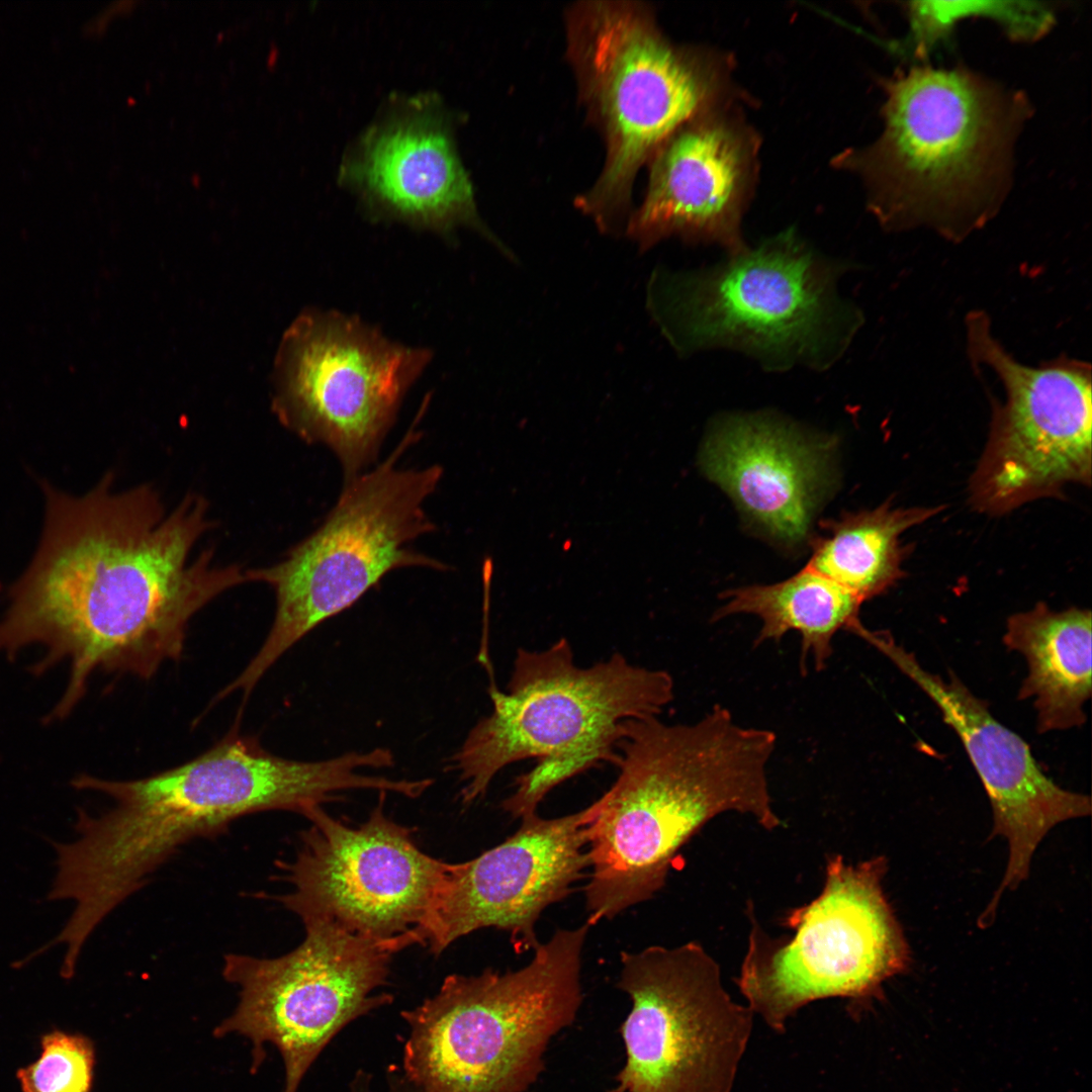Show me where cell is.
<instances>
[{
	"label": "cell",
	"mask_w": 1092,
	"mask_h": 1092,
	"mask_svg": "<svg viewBox=\"0 0 1092 1092\" xmlns=\"http://www.w3.org/2000/svg\"><path fill=\"white\" fill-rule=\"evenodd\" d=\"M107 473L83 496L43 482L37 551L12 585L0 620V653L43 647L40 674L66 660L69 681L48 717H67L96 670L149 679L182 655L191 618L247 570L192 556L211 527L208 504L188 493L167 513L150 485L113 491Z\"/></svg>",
	"instance_id": "6da1fadb"
},
{
	"label": "cell",
	"mask_w": 1092,
	"mask_h": 1092,
	"mask_svg": "<svg viewBox=\"0 0 1092 1092\" xmlns=\"http://www.w3.org/2000/svg\"><path fill=\"white\" fill-rule=\"evenodd\" d=\"M361 764L352 751L315 761L281 757L236 726L204 753L159 774L128 781L81 775L74 788L102 793L113 805L98 816L79 809L78 838L54 843L55 894L75 902L81 922L100 925L188 842L254 813L305 816L360 790Z\"/></svg>",
	"instance_id": "7a4b0ae2"
},
{
	"label": "cell",
	"mask_w": 1092,
	"mask_h": 1092,
	"mask_svg": "<svg viewBox=\"0 0 1092 1092\" xmlns=\"http://www.w3.org/2000/svg\"><path fill=\"white\" fill-rule=\"evenodd\" d=\"M776 744L772 731L742 726L720 705L690 724L625 720L619 775L587 828L586 923L653 898L681 847L719 814L780 827L766 772Z\"/></svg>",
	"instance_id": "3957f363"
},
{
	"label": "cell",
	"mask_w": 1092,
	"mask_h": 1092,
	"mask_svg": "<svg viewBox=\"0 0 1092 1092\" xmlns=\"http://www.w3.org/2000/svg\"><path fill=\"white\" fill-rule=\"evenodd\" d=\"M507 692L488 686L492 710L448 760L460 801L482 798L507 765L536 758L502 802L514 818L533 814L556 786L601 761L618 759L623 721L658 716L674 696L669 672L630 663L620 653L589 667L561 638L540 651L518 648Z\"/></svg>",
	"instance_id": "277c9868"
},
{
	"label": "cell",
	"mask_w": 1092,
	"mask_h": 1092,
	"mask_svg": "<svg viewBox=\"0 0 1092 1092\" xmlns=\"http://www.w3.org/2000/svg\"><path fill=\"white\" fill-rule=\"evenodd\" d=\"M563 17L578 99L606 149L574 205L602 234L621 235L638 172L671 133L720 105L727 74L711 53L669 40L647 3L578 1Z\"/></svg>",
	"instance_id": "5b68a950"
},
{
	"label": "cell",
	"mask_w": 1092,
	"mask_h": 1092,
	"mask_svg": "<svg viewBox=\"0 0 1092 1092\" xmlns=\"http://www.w3.org/2000/svg\"><path fill=\"white\" fill-rule=\"evenodd\" d=\"M885 128L851 160L892 225L983 219L1010 178L1026 101L963 69L913 68L887 85Z\"/></svg>",
	"instance_id": "8992f818"
},
{
	"label": "cell",
	"mask_w": 1092,
	"mask_h": 1092,
	"mask_svg": "<svg viewBox=\"0 0 1092 1092\" xmlns=\"http://www.w3.org/2000/svg\"><path fill=\"white\" fill-rule=\"evenodd\" d=\"M588 929H557L515 971L452 974L435 995L403 1010L400 1070L413 1092H525L534 1084L551 1039L582 1003Z\"/></svg>",
	"instance_id": "52a82bcc"
},
{
	"label": "cell",
	"mask_w": 1092,
	"mask_h": 1092,
	"mask_svg": "<svg viewBox=\"0 0 1092 1092\" xmlns=\"http://www.w3.org/2000/svg\"><path fill=\"white\" fill-rule=\"evenodd\" d=\"M410 430L394 451L370 471L345 481L318 528L274 565L247 570L249 581L275 593L270 631L244 670L220 692L225 698L253 691L267 670L320 624L351 608L390 571L403 567L447 570L448 565L413 548L435 524L424 505L443 468L395 467L415 442Z\"/></svg>",
	"instance_id": "ba28073f"
},
{
	"label": "cell",
	"mask_w": 1092,
	"mask_h": 1092,
	"mask_svg": "<svg viewBox=\"0 0 1092 1092\" xmlns=\"http://www.w3.org/2000/svg\"><path fill=\"white\" fill-rule=\"evenodd\" d=\"M833 271L792 232L742 251L720 267L651 274L650 315L680 353L726 346L787 366H824L851 334V314L835 298Z\"/></svg>",
	"instance_id": "9c48e42d"
},
{
	"label": "cell",
	"mask_w": 1092,
	"mask_h": 1092,
	"mask_svg": "<svg viewBox=\"0 0 1092 1092\" xmlns=\"http://www.w3.org/2000/svg\"><path fill=\"white\" fill-rule=\"evenodd\" d=\"M884 856L856 864L827 857L820 894L792 909L784 925L791 936L772 937L748 905V945L736 984L753 1014L772 1030L820 999L843 998L858 1014L881 998L884 983L910 963L903 930L882 881Z\"/></svg>",
	"instance_id": "30bf717a"
},
{
	"label": "cell",
	"mask_w": 1092,
	"mask_h": 1092,
	"mask_svg": "<svg viewBox=\"0 0 1092 1092\" xmlns=\"http://www.w3.org/2000/svg\"><path fill=\"white\" fill-rule=\"evenodd\" d=\"M386 794L358 825L310 810L292 857L275 861L285 890L272 899L301 922L326 920L399 951L425 946L453 863L423 851L413 829L385 814Z\"/></svg>",
	"instance_id": "8fae6325"
},
{
	"label": "cell",
	"mask_w": 1092,
	"mask_h": 1092,
	"mask_svg": "<svg viewBox=\"0 0 1092 1092\" xmlns=\"http://www.w3.org/2000/svg\"><path fill=\"white\" fill-rule=\"evenodd\" d=\"M430 357L355 316L305 310L285 331L276 354L273 412L306 443L328 447L345 481L351 480L376 460Z\"/></svg>",
	"instance_id": "7c38bea8"
},
{
	"label": "cell",
	"mask_w": 1092,
	"mask_h": 1092,
	"mask_svg": "<svg viewBox=\"0 0 1092 1092\" xmlns=\"http://www.w3.org/2000/svg\"><path fill=\"white\" fill-rule=\"evenodd\" d=\"M302 924L303 939L284 954H224L221 974L238 987L239 1001L213 1032L249 1038L253 1069L264 1060L263 1044L275 1045L285 1069L283 1092H297L312 1063L346 1025L392 1002L391 994L379 989L388 983L396 950L326 920Z\"/></svg>",
	"instance_id": "4fadbf2b"
},
{
	"label": "cell",
	"mask_w": 1092,
	"mask_h": 1092,
	"mask_svg": "<svg viewBox=\"0 0 1092 1092\" xmlns=\"http://www.w3.org/2000/svg\"><path fill=\"white\" fill-rule=\"evenodd\" d=\"M620 963L631 1009L611 1092H731L754 1014L727 992L717 962L689 941L623 951Z\"/></svg>",
	"instance_id": "5bb4252c"
},
{
	"label": "cell",
	"mask_w": 1092,
	"mask_h": 1092,
	"mask_svg": "<svg viewBox=\"0 0 1092 1092\" xmlns=\"http://www.w3.org/2000/svg\"><path fill=\"white\" fill-rule=\"evenodd\" d=\"M967 326L972 357L996 372L1006 394L971 478L974 507L1002 515L1068 484L1090 485V366L1068 359L1025 366L993 339L987 315L972 313Z\"/></svg>",
	"instance_id": "9a60e30c"
},
{
	"label": "cell",
	"mask_w": 1092,
	"mask_h": 1092,
	"mask_svg": "<svg viewBox=\"0 0 1092 1092\" xmlns=\"http://www.w3.org/2000/svg\"><path fill=\"white\" fill-rule=\"evenodd\" d=\"M598 810L597 800L561 817L524 816L503 842L453 863L425 946L440 954L457 939L493 927L508 932L518 951L535 949L542 912L566 898L588 867L587 828Z\"/></svg>",
	"instance_id": "2e32d148"
},
{
	"label": "cell",
	"mask_w": 1092,
	"mask_h": 1092,
	"mask_svg": "<svg viewBox=\"0 0 1092 1092\" xmlns=\"http://www.w3.org/2000/svg\"><path fill=\"white\" fill-rule=\"evenodd\" d=\"M869 643L934 703L985 788L993 811L992 836L1004 837L1009 849L1004 878L984 911L993 917L1003 892L1016 889L1028 877L1033 853L1048 832L1059 823L1088 816L1090 798L1062 788L1045 775L1028 743L994 718L987 703L953 672L945 679L925 669L887 632L876 631Z\"/></svg>",
	"instance_id": "e0dca14e"
},
{
	"label": "cell",
	"mask_w": 1092,
	"mask_h": 1092,
	"mask_svg": "<svg viewBox=\"0 0 1092 1092\" xmlns=\"http://www.w3.org/2000/svg\"><path fill=\"white\" fill-rule=\"evenodd\" d=\"M756 139L716 107L671 133L648 166V182L624 234L640 251L678 237L744 251L739 222L752 186Z\"/></svg>",
	"instance_id": "ac0fdd59"
},
{
	"label": "cell",
	"mask_w": 1092,
	"mask_h": 1092,
	"mask_svg": "<svg viewBox=\"0 0 1092 1092\" xmlns=\"http://www.w3.org/2000/svg\"><path fill=\"white\" fill-rule=\"evenodd\" d=\"M795 431L761 418L722 423L705 443L706 475L772 537H806L827 477V454Z\"/></svg>",
	"instance_id": "d6986e66"
},
{
	"label": "cell",
	"mask_w": 1092,
	"mask_h": 1092,
	"mask_svg": "<svg viewBox=\"0 0 1092 1092\" xmlns=\"http://www.w3.org/2000/svg\"><path fill=\"white\" fill-rule=\"evenodd\" d=\"M355 173L372 200L395 217L442 232L469 225L513 258L481 221L469 177L437 121L408 116L373 129Z\"/></svg>",
	"instance_id": "ffe728a7"
},
{
	"label": "cell",
	"mask_w": 1092,
	"mask_h": 1092,
	"mask_svg": "<svg viewBox=\"0 0 1092 1092\" xmlns=\"http://www.w3.org/2000/svg\"><path fill=\"white\" fill-rule=\"evenodd\" d=\"M1091 612H1061L1038 603L1011 615L1003 643L1027 663L1018 698L1032 699L1040 733L1083 725L1084 704L1091 696Z\"/></svg>",
	"instance_id": "44dd1931"
},
{
	"label": "cell",
	"mask_w": 1092,
	"mask_h": 1092,
	"mask_svg": "<svg viewBox=\"0 0 1092 1092\" xmlns=\"http://www.w3.org/2000/svg\"><path fill=\"white\" fill-rule=\"evenodd\" d=\"M724 604L712 617L716 622L739 614L753 615L762 625L754 640L779 642L789 631L801 636V672L811 657L821 671L833 653V638L847 630L857 635L861 602L834 581L804 566L793 576L772 584H753L721 594Z\"/></svg>",
	"instance_id": "7402d4cb"
},
{
	"label": "cell",
	"mask_w": 1092,
	"mask_h": 1092,
	"mask_svg": "<svg viewBox=\"0 0 1092 1092\" xmlns=\"http://www.w3.org/2000/svg\"><path fill=\"white\" fill-rule=\"evenodd\" d=\"M942 508H892L844 513L821 523L806 566L839 584L861 603L888 590L904 574L901 535Z\"/></svg>",
	"instance_id": "603a6c76"
},
{
	"label": "cell",
	"mask_w": 1092,
	"mask_h": 1092,
	"mask_svg": "<svg viewBox=\"0 0 1092 1092\" xmlns=\"http://www.w3.org/2000/svg\"><path fill=\"white\" fill-rule=\"evenodd\" d=\"M93 1065L87 1037L54 1031L42 1037L37 1061L20 1069L17 1078L23 1092H90Z\"/></svg>",
	"instance_id": "cb8c5ba5"
},
{
	"label": "cell",
	"mask_w": 1092,
	"mask_h": 1092,
	"mask_svg": "<svg viewBox=\"0 0 1092 1092\" xmlns=\"http://www.w3.org/2000/svg\"><path fill=\"white\" fill-rule=\"evenodd\" d=\"M983 14L1003 23L1012 37L1030 39L1038 31L1042 12L1031 2H912L910 15L920 43L930 44L944 34L953 21Z\"/></svg>",
	"instance_id": "d4e9b609"
},
{
	"label": "cell",
	"mask_w": 1092,
	"mask_h": 1092,
	"mask_svg": "<svg viewBox=\"0 0 1092 1092\" xmlns=\"http://www.w3.org/2000/svg\"><path fill=\"white\" fill-rule=\"evenodd\" d=\"M492 574V561L490 558L484 559L482 565V582H483V606H482V632L480 639V647L477 653L478 663L485 669L489 681L494 680V671L492 663L489 657L488 650V633H489V598H490V581Z\"/></svg>",
	"instance_id": "484cf974"
},
{
	"label": "cell",
	"mask_w": 1092,
	"mask_h": 1092,
	"mask_svg": "<svg viewBox=\"0 0 1092 1092\" xmlns=\"http://www.w3.org/2000/svg\"><path fill=\"white\" fill-rule=\"evenodd\" d=\"M349 1092H379L373 1083L364 1081L354 1085ZM382 1092H413L404 1080L398 1076L386 1078V1085Z\"/></svg>",
	"instance_id": "4316f807"
}]
</instances>
